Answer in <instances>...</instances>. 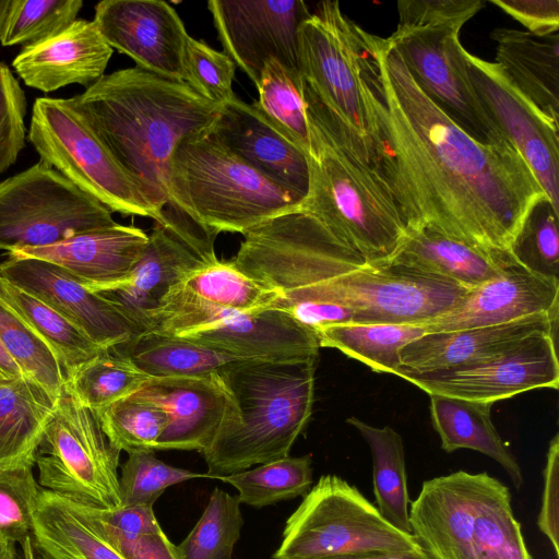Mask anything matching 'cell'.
<instances>
[{"label": "cell", "mask_w": 559, "mask_h": 559, "mask_svg": "<svg viewBox=\"0 0 559 559\" xmlns=\"http://www.w3.org/2000/svg\"><path fill=\"white\" fill-rule=\"evenodd\" d=\"M376 173L406 230L433 228L490 252L508 251L530 209L547 197L510 142L475 140L416 84L378 36Z\"/></svg>", "instance_id": "6da1fadb"}, {"label": "cell", "mask_w": 559, "mask_h": 559, "mask_svg": "<svg viewBox=\"0 0 559 559\" xmlns=\"http://www.w3.org/2000/svg\"><path fill=\"white\" fill-rule=\"evenodd\" d=\"M68 100L135 183L156 223L168 204L175 147L210 128L221 109L185 82L136 66L105 74Z\"/></svg>", "instance_id": "7a4b0ae2"}, {"label": "cell", "mask_w": 559, "mask_h": 559, "mask_svg": "<svg viewBox=\"0 0 559 559\" xmlns=\"http://www.w3.org/2000/svg\"><path fill=\"white\" fill-rule=\"evenodd\" d=\"M377 38L347 17L338 1L320 2L298 32L306 111L374 170L379 147Z\"/></svg>", "instance_id": "3957f363"}, {"label": "cell", "mask_w": 559, "mask_h": 559, "mask_svg": "<svg viewBox=\"0 0 559 559\" xmlns=\"http://www.w3.org/2000/svg\"><path fill=\"white\" fill-rule=\"evenodd\" d=\"M317 360L246 359L218 371L231 405L202 452L209 478L289 456L312 414Z\"/></svg>", "instance_id": "277c9868"}, {"label": "cell", "mask_w": 559, "mask_h": 559, "mask_svg": "<svg viewBox=\"0 0 559 559\" xmlns=\"http://www.w3.org/2000/svg\"><path fill=\"white\" fill-rule=\"evenodd\" d=\"M210 128L175 147L167 171V206L215 237L222 231L243 234L301 207V199L246 164Z\"/></svg>", "instance_id": "5b68a950"}, {"label": "cell", "mask_w": 559, "mask_h": 559, "mask_svg": "<svg viewBox=\"0 0 559 559\" xmlns=\"http://www.w3.org/2000/svg\"><path fill=\"white\" fill-rule=\"evenodd\" d=\"M307 118L309 189L301 210L367 264L388 263L406 233L388 187L373 168L317 121Z\"/></svg>", "instance_id": "8992f818"}, {"label": "cell", "mask_w": 559, "mask_h": 559, "mask_svg": "<svg viewBox=\"0 0 559 559\" xmlns=\"http://www.w3.org/2000/svg\"><path fill=\"white\" fill-rule=\"evenodd\" d=\"M511 500L487 472L427 479L409 502L412 533L432 559H533Z\"/></svg>", "instance_id": "52a82bcc"}, {"label": "cell", "mask_w": 559, "mask_h": 559, "mask_svg": "<svg viewBox=\"0 0 559 559\" xmlns=\"http://www.w3.org/2000/svg\"><path fill=\"white\" fill-rule=\"evenodd\" d=\"M484 0H400L396 29L386 39L420 90L475 140L510 142L481 106L468 76L463 26Z\"/></svg>", "instance_id": "ba28073f"}, {"label": "cell", "mask_w": 559, "mask_h": 559, "mask_svg": "<svg viewBox=\"0 0 559 559\" xmlns=\"http://www.w3.org/2000/svg\"><path fill=\"white\" fill-rule=\"evenodd\" d=\"M467 290L449 281L384 263L365 264L277 304L307 328L324 306L354 312V323L424 325L455 307Z\"/></svg>", "instance_id": "9c48e42d"}, {"label": "cell", "mask_w": 559, "mask_h": 559, "mask_svg": "<svg viewBox=\"0 0 559 559\" xmlns=\"http://www.w3.org/2000/svg\"><path fill=\"white\" fill-rule=\"evenodd\" d=\"M423 549L413 533L388 522L357 487L328 474L319 478L286 521L273 559H325Z\"/></svg>", "instance_id": "30bf717a"}, {"label": "cell", "mask_w": 559, "mask_h": 559, "mask_svg": "<svg viewBox=\"0 0 559 559\" xmlns=\"http://www.w3.org/2000/svg\"><path fill=\"white\" fill-rule=\"evenodd\" d=\"M120 452L97 414L63 384L35 454L39 486L80 506L120 508Z\"/></svg>", "instance_id": "8fae6325"}, {"label": "cell", "mask_w": 559, "mask_h": 559, "mask_svg": "<svg viewBox=\"0 0 559 559\" xmlns=\"http://www.w3.org/2000/svg\"><path fill=\"white\" fill-rule=\"evenodd\" d=\"M27 140L40 160L111 213L155 219L154 212L135 183L68 98L39 97L34 102Z\"/></svg>", "instance_id": "7c38bea8"}, {"label": "cell", "mask_w": 559, "mask_h": 559, "mask_svg": "<svg viewBox=\"0 0 559 559\" xmlns=\"http://www.w3.org/2000/svg\"><path fill=\"white\" fill-rule=\"evenodd\" d=\"M115 224L104 204L40 159L0 182V250L46 247Z\"/></svg>", "instance_id": "4fadbf2b"}, {"label": "cell", "mask_w": 559, "mask_h": 559, "mask_svg": "<svg viewBox=\"0 0 559 559\" xmlns=\"http://www.w3.org/2000/svg\"><path fill=\"white\" fill-rule=\"evenodd\" d=\"M214 239L215 236L182 212L168 210L156 223L130 275L95 293L118 307L143 333L148 314L173 286L217 260Z\"/></svg>", "instance_id": "5bb4252c"}, {"label": "cell", "mask_w": 559, "mask_h": 559, "mask_svg": "<svg viewBox=\"0 0 559 559\" xmlns=\"http://www.w3.org/2000/svg\"><path fill=\"white\" fill-rule=\"evenodd\" d=\"M556 343L557 336L538 332L490 358L448 370L409 376L404 380L429 395L491 403L531 390H557L559 364Z\"/></svg>", "instance_id": "9a60e30c"}, {"label": "cell", "mask_w": 559, "mask_h": 559, "mask_svg": "<svg viewBox=\"0 0 559 559\" xmlns=\"http://www.w3.org/2000/svg\"><path fill=\"white\" fill-rule=\"evenodd\" d=\"M463 55L481 106L559 211V124L528 100L497 62L486 61L465 49Z\"/></svg>", "instance_id": "2e32d148"}, {"label": "cell", "mask_w": 559, "mask_h": 559, "mask_svg": "<svg viewBox=\"0 0 559 559\" xmlns=\"http://www.w3.org/2000/svg\"><path fill=\"white\" fill-rule=\"evenodd\" d=\"M225 53L258 84L271 59L299 71L298 32L311 15L301 0H211Z\"/></svg>", "instance_id": "e0dca14e"}, {"label": "cell", "mask_w": 559, "mask_h": 559, "mask_svg": "<svg viewBox=\"0 0 559 559\" xmlns=\"http://www.w3.org/2000/svg\"><path fill=\"white\" fill-rule=\"evenodd\" d=\"M0 276L49 306L103 349L120 352L142 333L118 307L53 263L7 257Z\"/></svg>", "instance_id": "ac0fdd59"}, {"label": "cell", "mask_w": 559, "mask_h": 559, "mask_svg": "<svg viewBox=\"0 0 559 559\" xmlns=\"http://www.w3.org/2000/svg\"><path fill=\"white\" fill-rule=\"evenodd\" d=\"M94 23L107 44L132 58L136 67L183 82L187 37L176 10L157 0H104L96 4Z\"/></svg>", "instance_id": "d6986e66"}, {"label": "cell", "mask_w": 559, "mask_h": 559, "mask_svg": "<svg viewBox=\"0 0 559 559\" xmlns=\"http://www.w3.org/2000/svg\"><path fill=\"white\" fill-rule=\"evenodd\" d=\"M559 278L533 273L510 255L492 278L467 290L447 313L426 323L427 333L509 323L533 314L558 316Z\"/></svg>", "instance_id": "ffe728a7"}, {"label": "cell", "mask_w": 559, "mask_h": 559, "mask_svg": "<svg viewBox=\"0 0 559 559\" xmlns=\"http://www.w3.org/2000/svg\"><path fill=\"white\" fill-rule=\"evenodd\" d=\"M211 132L235 155L265 178L302 201L309 189L306 153L259 109L235 96L221 106Z\"/></svg>", "instance_id": "44dd1931"}, {"label": "cell", "mask_w": 559, "mask_h": 559, "mask_svg": "<svg viewBox=\"0 0 559 559\" xmlns=\"http://www.w3.org/2000/svg\"><path fill=\"white\" fill-rule=\"evenodd\" d=\"M163 408L168 425L155 450L203 452L215 438L231 400L218 372L187 378H148L134 394Z\"/></svg>", "instance_id": "7402d4cb"}, {"label": "cell", "mask_w": 559, "mask_h": 559, "mask_svg": "<svg viewBox=\"0 0 559 559\" xmlns=\"http://www.w3.org/2000/svg\"><path fill=\"white\" fill-rule=\"evenodd\" d=\"M178 337L247 359H318L320 348L313 331L277 309L229 311Z\"/></svg>", "instance_id": "603a6c76"}, {"label": "cell", "mask_w": 559, "mask_h": 559, "mask_svg": "<svg viewBox=\"0 0 559 559\" xmlns=\"http://www.w3.org/2000/svg\"><path fill=\"white\" fill-rule=\"evenodd\" d=\"M148 235L116 223L75 234L57 243L7 252L11 258H33L53 263L95 292L127 278L139 262Z\"/></svg>", "instance_id": "cb8c5ba5"}, {"label": "cell", "mask_w": 559, "mask_h": 559, "mask_svg": "<svg viewBox=\"0 0 559 559\" xmlns=\"http://www.w3.org/2000/svg\"><path fill=\"white\" fill-rule=\"evenodd\" d=\"M112 51L94 21L76 19L57 35L23 48L12 66L27 86L45 93L70 84L87 90L105 75Z\"/></svg>", "instance_id": "d4e9b609"}, {"label": "cell", "mask_w": 559, "mask_h": 559, "mask_svg": "<svg viewBox=\"0 0 559 559\" xmlns=\"http://www.w3.org/2000/svg\"><path fill=\"white\" fill-rule=\"evenodd\" d=\"M558 316L533 314L509 323L426 333L401 352L399 377L418 376L490 358L538 332L557 336Z\"/></svg>", "instance_id": "484cf974"}, {"label": "cell", "mask_w": 559, "mask_h": 559, "mask_svg": "<svg viewBox=\"0 0 559 559\" xmlns=\"http://www.w3.org/2000/svg\"><path fill=\"white\" fill-rule=\"evenodd\" d=\"M510 257L490 252L433 228L406 230L388 263L454 283L469 290L492 278Z\"/></svg>", "instance_id": "4316f807"}, {"label": "cell", "mask_w": 559, "mask_h": 559, "mask_svg": "<svg viewBox=\"0 0 559 559\" xmlns=\"http://www.w3.org/2000/svg\"><path fill=\"white\" fill-rule=\"evenodd\" d=\"M496 62L509 80L546 117L559 124V35L535 36L526 31L498 27Z\"/></svg>", "instance_id": "83f0119b"}, {"label": "cell", "mask_w": 559, "mask_h": 559, "mask_svg": "<svg viewBox=\"0 0 559 559\" xmlns=\"http://www.w3.org/2000/svg\"><path fill=\"white\" fill-rule=\"evenodd\" d=\"M57 401V395L31 378L0 380V468L35 466Z\"/></svg>", "instance_id": "f1b7e54d"}, {"label": "cell", "mask_w": 559, "mask_h": 559, "mask_svg": "<svg viewBox=\"0 0 559 559\" xmlns=\"http://www.w3.org/2000/svg\"><path fill=\"white\" fill-rule=\"evenodd\" d=\"M429 396L431 421L441 449L447 453L469 449L491 457L506 471L514 487L521 489L522 468L491 420L493 403L439 394Z\"/></svg>", "instance_id": "f546056e"}, {"label": "cell", "mask_w": 559, "mask_h": 559, "mask_svg": "<svg viewBox=\"0 0 559 559\" xmlns=\"http://www.w3.org/2000/svg\"><path fill=\"white\" fill-rule=\"evenodd\" d=\"M31 537L36 559H124L73 502L45 489Z\"/></svg>", "instance_id": "4dcf8cb0"}, {"label": "cell", "mask_w": 559, "mask_h": 559, "mask_svg": "<svg viewBox=\"0 0 559 559\" xmlns=\"http://www.w3.org/2000/svg\"><path fill=\"white\" fill-rule=\"evenodd\" d=\"M367 442L372 456V485L377 508L396 528L412 533L409 496L403 439L390 426L377 427L357 417L347 418Z\"/></svg>", "instance_id": "1f68e13d"}, {"label": "cell", "mask_w": 559, "mask_h": 559, "mask_svg": "<svg viewBox=\"0 0 559 559\" xmlns=\"http://www.w3.org/2000/svg\"><path fill=\"white\" fill-rule=\"evenodd\" d=\"M0 302L47 345L57 358L64 380L104 350L57 311L1 276Z\"/></svg>", "instance_id": "d6a6232c"}, {"label": "cell", "mask_w": 559, "mask_h": 559, "mask_svg": "<svg viewBox=\"0 0 559 559\" xmlns=\"http://www.w3.org/2000/svg\"><path fill=\"white\" fill-rule=\"evenodd\" d=\"M120 352L148 378L201 377L247 359L182 337L152 332L141 333Z\"/></svg>", "instance_id": "836d02e7"}, {"label": "cell", "mask_w": 559, "mask_h": 559, "mask_svg": "<svg viewBox=\"0 0 559 559\" xmlns=\"http://www.w3.org/2000/svg\"><path fill=\"white\" fill-rule=\"evenodd\" d=\"M427 330L421 325L334 324L314 332L320 347L336 348L372 371L399 376L401 352Z\"/></svg>", "instance_id": "e575fe53"}, {"label": "cell", "mask_w": 559, "mask_h": 559, "mask_svg": "<svg viewBox=\"0 0 559 559\" xmlns=\"http://www.w3.org/2000/svg\"><path fill=\"white\" fill-rule=\"evenodd\" d=\"M148 377L123 353L104 349L64 380L75 399L96 414L134 394Z\"/></svg>", "instance_id": "d590c367"}, {"label": "cell", "mask_w": 559, "mask_h": 559, "mask_svg": "<svg viewBox=\"0 0 559 559\" xmlns=\"http://www.w3.org/2000/svg\"><path fill=\"white\" fill-rule=\"evenodd\" d=\"M255 86L259 99L253 105L307 155L310 133L300 72L271 59Z\"/></svg>", "instance_id": "8d00e7d4"}, {"label": "cell", "mask_w": 559, "mask_h": 559, "mask_svg": "<svg viewBox=\"0 0 559 559\" xmlns=\"http://www.w3.org/2000/svg\"><path fill=\"white\" fill-rule=\"evenodd\" d=\"M178 284L211 305L236 312L270 309L276 300L273 290L239 270L233 260L204 264Z\"/></svg>", "instance_id": "74e56055"}, {"label": "cell", "mask_w": 559, "mask_h": 559, "mask_svg": "<svg viewBox=\"0 0 559 559\" xmlns=\"http://www.w3.org/2000/svg\"><path fill=\"white\" fill-rule=\"evenodd\" d=\"M217 479L238 490L240 503L262 508L305 497L312 485V460L309 454L286 456Z\"/></svg>", "instance_id": "f35d334b"}, {"label": "cell", "mask_w": 559, "mask_h": 559, "mask_svg": "<svg viewBox=\"0 0 559 559\" xmlns=\"http://www.w3.org/2000/svg\"><path fill=\"white\" fill-rule=\"evenodd\" d=\"M242 524L238 497L216 487L201 518L178 549L183 559H231Z\"/></svg>", "instance_id": "ab89813d"}, {"label": "cell", "mask_w": 559, "mask_h": 559, "mask_svg": "<svg viewBox=\"0 0 559 559\" xmlns=\"http://www.w3.org/2000/svg\"><path fill=\"white\" fill-rule=\"evenodd\" d=\"M559 211L547 197L527 212L508 249L512 259L526 270L559 278Z\"/></svg>", "instance_id": "60d3db41"}, {"label": "cell", "mask_w": 559, "mask_h": 559, "mask_svg": "<svg viewBox=\"0 0 559 559\" xmlns=\"http://www.w3.org/2000/svg\"><path fill=\"white\" fill-rule=\"evenodd\" d=\"M82 7V0H12L0 43L23 48L40 43L71 25Z\"/></svg>", "instance_id": "b9f144b4"}, {"label": "cell", "mask_w": 559, "mask_h": 559, "mask_svg": "<svg viewBox=\"0 0 559 559\" xmlns=\"http://www.w3.org/2000/svg\"><path fill=\"white\" fill-rule=\"evenodd\" d=\"M110 443L119 451L153 449L168 425L166 412L156 404L130 395L97 413Z\"/></svg>", "instance_id": "7bdbcfd3"}, {"label": "cell", "mask_w": 559, "mask_h": 559, "mask_svg": "<svg viewBox=\"0 0 559 559\" xmlns=\"http://www.w3.org/2000/svg\"><path fill=\"white\" fill-rule=\"evenodd\" d=\"M0 343L23 374L59 396L64 384L62 369L47 345L0 302Z\"/></svg>", "instance_id": "ee69618b"}, {"label": "cell", "mask_w": 559, "mask_h": 559, "mask_svg": "<svg viewBox=\"0 0 559 559\" xmlns=\"http://www.w3.org/2000/svg\"><path fill=\"white\" fill-rule=\"evenodd\" d=\"M154 451L128 452L119 476L121 507H153L168 487L194 478H209L206 473L168 465L158 460Z\"/></svg>", "instance_id": "f6af8a7d"}, {"label": "cell", "mask_w": 559, "mask_h": 559, "mask_svg": "<svg viewBox=\"0 0 559 559\" xmlns=\"http://www.w3.org/2000/svg\"><path fill=\"white\" fill-rule=\"evenodd\" d=\"M33 467L0 468V540L21 544L32 535L43 489Z\"/></svg>", "instance_id": "bcb514c9"}, {"label": "cell", "mask_w": 559, "mask_h": 559, "mask_svg": "<svg viewBox=\"0 0 559 559\" xmlns=\"http://www.w3.org/2000/svg\"><path fill=\"white\" fill-rule=\"evenodd\" d=\"M236 66L223 51H218L190 35L183 57V82L194 92L219 106L233 99Z\"/></svg>", "instance_id": "7dc6e473"}, {"label": "cell", "mask_w": 559, "mask_h": 559, "mask_svg": "<svg viewBox=\"0 0 559 559\" xmlns=\"http://www.w3.org/2000/svg\"><path fill=\"white\" fill-rule=\"evenodd\" d=\"M26 105L19 81L0 63V175L15 163L25 145Z\"/></svg>", "instance_id": "c3c4849f"}, {"label": "cell", "mask_w": 559, "mask_h": 559, "mask_svg": "<svg viewBox=\"0 0 559 559\" xmlns=\"http://www.w3.org/2000/svg\"><path fill=\"white\" fill-rule=\"evenodd\" d=\"M542 506L537 516L539 531L549 539L559 558V435L549 442L543 471Z\"/></svg>", "instance_id": "681fc988"}, {"label": "cell", "mask_w": 559, "mask_h": 559, "mask_svg": "<svg viewBox=\"0 0 559 559\" xmlns=\"http://www.w3.org/2000/svg\"><path fill=\"white\" fill-rule=\"evenodd\" d=\"M489 2L526 27L530 34L544 37L558 33V0H489Z\"/></svg>", "instance_id": "f907efd6"}, {"label": "cell", "mask_w": 559, "mask_h": 559, "mask_svg": "<svg viewBox=\"0 0 559 559\" xmlns=\"http://www.w3.org/2000/svg\"><path fill=\"white\" fill-rule=\"evenodd\" d=\"M124 559H183L163 528L115 548Z\"/></svg>", "instance_id": "816d5d0a"}, {"label": "cell", "mask_w": 559, "mask_h": 559, "mask_svg": "<svg viewBox=\"0 0 559 559\" xmlns=\"http://www.w3.org/2000/svg\"><path fill=\"white\" fill-rule=\"evenodd\" d=\"M325 559H432L428 552L423 550L385 551L371 552L355 556H342Z\"/></svg>", "instance_id": "f5cc1de1"}, {"label": "cell", "mask_w": 559, "mask_h": 559, "mask_svg": "<svg viewBox=\"0 0 559 559\" xmlns=\"http://www.w3.org/2000/svg\"><path fill=\"white\" fill-rule=\"evenodd\" d=\"M25 377L0 343V380Z\"/></svg>", "instance_id": "db71d44e"}, {"label": "cell", "mask_w": 559, "mask_h": 559, "mask_svg": "<svg viewBox=\"0 0 559 559\" xmlns=\"http://www.w3.org/2000/svg\"><path fill=\"white\" fill-rule=\"evenodd\" d=\"M0 559H22L17 554L16 544L0 540Z\"/></svg>", "instance_id": "11a10c76"}, {"label": "cell", "mask_w": 559, "mask_h": 559, "mask_svg": "<svg viewBox=\"0 0 559 559\" xmlns=\"http://www.w3.org/2000/svg\"><path fill=\"white\" fill-rule=\"evenodd\" d=\"M22 548V559H36L32 537L28 536L20 544Z\"/></svg>", "instance_id": "9f6ffc18"}, {"label": "cell", "mask_w": 559, "mask_h": 559, "mask_svg": "<svg viewBox=\"0 0 559 559\" xmlns=\"http://www.w3.org/2000/svg\"><path fill=\"white\" fill-rule=\"evenodd\" d=\"M12 0H0V34L11 8Z\"/></svg>", "instance_id": "6f0895ef"}]
</instances>
